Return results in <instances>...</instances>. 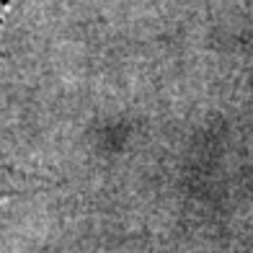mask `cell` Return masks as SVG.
<instances>
[{
	"mask_svg": "<svg viewBox=\"0 0 253 253\" xmlns=\"http://www.w3.org/2000/svg\"><path fill=\"white\" fill-rule=\"evenodd\" d=\"M26 189H31V178L24 170L13 168L5 160H0V197L8 194H24Z\"/></svg>",
	"mask_w": 253,
	"mask_h": 253,
	"instance_id": "cell-1",
	"label": "cell"
}]
</instances>
